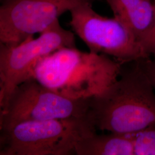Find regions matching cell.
I'll return each mask as SVG.
<instances>
[{
	"mask_svg": "<svg viewBox=\"0 0 155 155\" xmlns=\"http://www.w3.org/2000/svg\"><path fill=\"white\" fill-rule=\"evenodd\" d=\"M135 63L105 92L89 99L87 117L96 130L132 134L155 127V87Z\"/></svg>",
	"mask_w": 155,
	"mask_h": 155,
	"instance_id": "6da1fadb",
	"label": "cell"
},
{
	"mask_svg": "<svg viewBox=\"0 0 155 155\" xmlns=\"http://www.w3.org/2000/svg\"><path fill=\"white\" fill-rule=\"evenodd\" d=\"M124 64L110 56L62 48L41 58L33 77L71 100H88L105 92L120 77Z\"/></svg>",
	"mask_w": 155,
	"mask_h": 155,
	"instance_id": "7a4b0ae2",
	"label": "cell"
},
{
	"mask_svg": "<svg viewBox=\"0 0 155 155\" xmlns=\"http://www.w3.org/2000/svg\"><path fill=\"white\" fill-rule=\"evenodd\" d=\"M96 132L89 119L20 123L1 130L0 155H68L83 137Z\"/></svg>",
	"mask_w": 155,
	"mask_h": 155,
	"instance_id": "3957f363",
	"label": "cell"
},
{
	"mask_svg": "<svg viewBox=\"0 0 155 155\" xmlns=\"http://www.w3.org/2000/svg\"><path fill=\"white\" fill-rule=\"evenodd\" d=\"M88 109L89 99L67 98L31 78L18 85L0 108V130L28 121L88 119Z\"/></svg>",
	"mask_w": 155,
	"mask_h": 155,
	"instance_id": "277c9868",
	"label": "cell"
},
{
	"mask_svg": "<svg viewBox=\"0 0 155 155\" xmlns=\"http://www.w3.org/2000/svg\"><path fill=\"white\" fill-rule=\"evenodd\" d=\"M86 3L70 11L73 31L90 52L113 58L122 64L150 58L132 31L120 18L102 16Z\"/></svg>",
	"mask_w": 155,
	"mask_h": 155,
	"instance_id": "5b68a950",
	"label": "cell"
},
{
	"mask_svg": "<svg viewBox=\"0 0 155 155\" xmlns=\"http://www.w3.org/2000/svg\"><path fill=\"white\" fill-rule=\"evenodd\" d=\"M76 48L73 32L61 25L59 20L36 39H28L20 45L0 43V108L18 85L33 77L38 61L62 48Z\"/></svg>",
	"mask_w": 155,
	"mask_h": 155,
	"instance_id": "8992f818",
	"label": "cell"
},
{
	"mask_svg": "<svg viewBox=\"0 0 155 155\" xmlns=\"http://www.w3.org/2000/svg\"><path fill=\"white\" fill-rule=\"evenodd\" d=\"M96 0H4L0 7V43L20 45L41 33L67 11Z\"/></svg>",
	"mask_w": 155,
	"mask_h": 155,
	"instance_id": "52a82bcc",
	"label": "cell"
},
{
	"mask_svg": "<svg viewBox=\"0 0 155 155\" xmlns=\"http://www.w3.org/2000/svg\"><path fill=\"white\" fill-rule=\"evenodd\" d=\"M114 13L122 20L139 41L151 27L155 17L152 0H105Z\"/></svg>",
	"mask_w": 155,
	"mask_h": 155,
	"instance_id": "ba28073f",
	"label": "cell"
},
{
	"mask_svg": "<svg viewBox=\"0 0 155 155\" xmlns=\"http://www.w3.org/2000/svg\"><path fill=\"white\" fill-rule=\"evenodd\" d=\"M75 153L77 155H134L133 134L95 132L78 141Z\"/></svg>",
	"mask_w": 155,
	"mask_h": 155,
	"instance_id": "9c48e42d",
	"label": "cell"
},
{
	"mask_svg": "<svg viewBox=\"0 0 155 155\" xmlns=\"http://www.w3.org/2000/svg\"><path fill=\"white\" fill-rule=\"evenodd\" d=\"M132 134L134 155H155V127Z\"/></svg>",
	"mask_w": 155,
	"mask_h": 155,
	"instance_id": "30bf717a",
	"label": "cell"
},
{
	"mask_svg": "<svg viewBox=\"0 0 155 155\" xmlns=\"http://www.w3.org/2000/svg\"><path fill=\"white\" fill-rule=\"evenodd\" d=\"M140 43L145 51L150 56H153L155 59V17L153 24L144 36L140 39Z\"/></svg>",
	"mask_w": 155,
	"mask_h": 155,
	"instance_id": "8fae6325",
	"label": "cell"
},
{
	"mask_svg": "<svg viewBox=\"0 0 155 155\" xmlns=\"http://www.w3.org/2000/svg\"><path fill=\"white\" fill-rule=\"evenodd\" d=\"M144 71L152 83L155 89V59L153 60L150 58L139 61Z\"/></svg>",
	"mask_w": 155,
	"mask_h": 155,
	"instance_id": "7c38bea8",
	"label": "cell"
}]
</instances>
